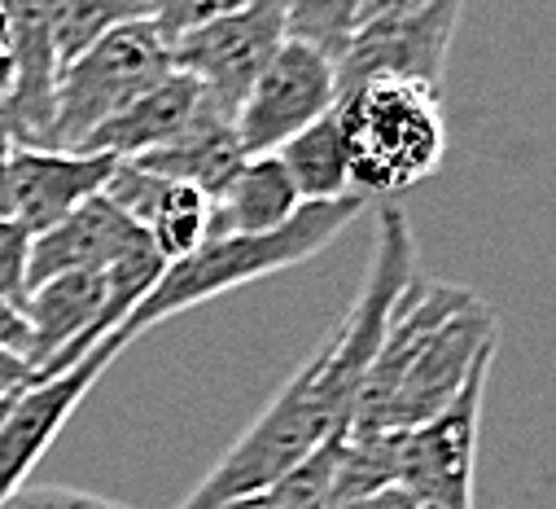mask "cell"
<instances>
[{
  "label": "cell",
  "mask_w": 556,
  "mask_h": 509,
  "mask_svg": "<svg viewBox=\"0 0 556 509\" xmlns=\"http://www.w3.org/2000/svg\"><path fill=\"white\" fill-rule=\"evenodd\" d=\"M491 347H500V321L473 290L412 282L364 377L351 431H412L430 422L460 396Z\"/></svg>",
  "instance_id": "cell-2"
},
{
  "label": "cell",
  "mask_w": 556,
  "mask_h": 509,
  "mask_svg": "<svg viewBox=\"0 0 556 509\" xmlns=\"http://www.w3.org/2000/svg\"><path fill=\"white\" fill-rule=\"evenodd\" d=\"M10 150H14V141L0 137V215H5V176H10Z\"/></svg>",
  "instance_id": "cell-26"
},
{
  "label": "cell",
  "mask_w": 556,
  "mask_h": 509,
  "mask_svg": "<svg viewBox=\"0 0 556 509\" xmlns=\"http://www.w3.org/2000/svg\"><path fill=\"white\" fill-rule=\"evenodd\" d=\"M136 167H146L154 176H167V181H180V185H193L202 189L211 202L228 189L232 172L245 163V150L237 141V123L228 110H219L215 101H206L202 92V105L193 114V123L185 127V133L141 159H127Z\"/></svg>",
  "instance_id": "cell-14"
},
{
  "label": "cell",
  "mask_w": 556,
  "mask_h": 509,
  "mask_svg": "<svg viewBox=\"0 0 556 509\" xmlns=\"http://www.w3.org/2000/svg\"><path fill=\"white\" fill-rule=\"evenodd\" d=\"M286 40H290L286 0H245L232 14L176 40L172 66L189 75L206 92V101H215L237 119L241 97L250 92V84L263 75V66L276 58V49Z\"/></svg>",
  "instance_id": "cell-8"
},
{
  "label": "cell",
  "mask_w": 556,
  "mask_h": 509,
  "mask_svg": "<svg viewBox=\"0 0 556 509\" xmlns=\"http://www.w3.org/2000/svg\"><path fill=\"white\" fill-rule=\"evenodd\" d=\"M421 509H439V505H421Z\"/></svg>",
  "instance_id": "cell-27"
},
{
  "label": "cell",
  "mask_w": 556,
  "mask_h": 509,
  "mask_svg": "<svg viewBox=\"0 0 556 509\" xmlns=\"http://www.w3.org/2000/svg\"><path fill=\"white\" fill-rule=\"evenodd\" d=\"M27 377H31V364H27L23 356H14V351L5 347V338H0V396L14 392V387H23Z\"/></svg>",
  "instance_id": "cell-24"
},
{
  "label": "cell",
  "mask_w": 556,
  "mask_h": 509,
  "mask_svg": "<svg viewBox=\"0 0 556 509\" xmlns=\"http://www.w3.org/2000/svg\"><path fill=\"white\" fill-rule=\"evenodd\" d=\"M303 198L276 154H245V163L232 172L228 189L215 198V224L211 237L228 233H271L299 215Z\"/></svg>",
  "instance_id": "cell-16"
},
{
  "label": "cell",
  "mask_w": 556,
  "mask_h": 509,
  "mask_svg": "<svg viewBox=\"0 0 556 509\" xmlns=\"http://www.w3.org/2000/svg\"><path fill=\"white\" fill-rule=\"evenodd\" d=\"M286 32L338 62L359 32V0H286Z\"/></svg>",
  "instance_id": "cell-19"
},
{
  "label": "cell",
  "mask_w": 556,
  "mask_h": 509,
  "mask_svg": "<svg viewBox=\"0 0 556 509\" xmlns=\"http://www.w3.org/2000/svg\"><path fill=\"white\" fill-rule=\"evenodd\" d=\"M276 159L286 163L303 202H333V198L351 194V163H346V146H342L338 110H329L325 119L303 127L299 137H290L276 150Z\"/></svg>",
  "instance_id": "cell-17"
},
{
  "label": "cell",
  "mask_w": 556,
  "mask_h": 509,
  "mask_svg": "<svg viewBox=\"0 0 556 509\" xmlns=\"http://www.w3.org/2000/svg\"><path fill=\"white\" fill-rule=\"evenodd\" d=\"M131 343L123 334L101 338L79 364L49 373V377H27L23 387L0 396V500L27 487L31 470L45 461L71 413L84 405V396L97 387V377L127 351Z\"/></svg>",
  "instance_id": "cell-6"
},
{
  "label": "cell",
  "mask_w": 556,
  "mask_h": 509,
  "mask_svg": "<svg viewBox=\"0 0 556 509\" xmlns=\"http://www.w3.org/2000/svg\"><path fill=\"white\" fill-rule=\"evenodd\" d=\"M198 105H202V88L189 75L172 71L146 97H136L127 110H118L110 123H101L97 133L84 141L79 154H105V159H118V163L141 159V154L176 141L193 123Z\"/></svg>",
  "instance_id": "cell-15"
},
{
  "label": "cell",
  "mask_w": 556,
  "mask_h": 509,
  "mask_svg": "<svg viewBox=\"0 0 556 509\" xmlns=\"http://www.w3.org/2000/svg\"><path fill=\"white\" fill-rule=\"evenodd\" d=\"M141 246H150L146 228L136 220H127L105 194H97L84 207H75L66 220H58L53 228L31 237L27 290H36L53 277H66V273H105Z\"/></svg>",
  "instance_id": "cell-12"
},
{
  "label": "cell",
  "mask_w": 556,
  "mask_h": 509,
  "mask_svg": "<svg viewBox=\"0 0 556 509\" xmlns=\"http://www.w3.org/2000/svg\"><path fill=\"white\" fill-rule=\"evenodd\" d=\"M27 246H31V233L18 220L0 215V299H10L18 308L27 299Z\"/></svg>",
  "instance_id": "cell-21"
},
{
  "label": "cell",
  "mask_w": 556,
  "mask_h": 509,
  "mask_svg": "<svg viewBox=\"0 0 556 509\" xmlns=\"http://www.w3.org/2000/svg\"><path fill=\"white\" fill-rule=\"evenodd\" d=\"M351 194L386 198L430 181L447 154L443 88L421 79H368L338 97Z\"/></svg>",
  "instance_id": "cell-4"
},
{
  "label": "cell",
  "mask_w": 556,
  "mask_h": 509,
  "mask_svg": "<svg viewBox=\"0 0 556 509\" xmlns=\"http://www.w3.org/2000/svg\"><path fill=\"white\" fill-rule=\"evenodd\" d=\"M491 364H495V347L473 364L460 396L443 413L412 431H399V483L421 505L473 509V457H478V422H482Z\"/></svg>",
  "instance_id": "cell-7"
},
{
  "label": "cell",
  "mask_w": 556,
  "mask_h": 509,
  "mask_svg": "<svg viewBox=\"0 0 556 509\" xmlns=\"http://www.w3.org/2000/svg\"><path fill=\"white\" fill-rule=\"evenodd\" d=\"M0 509H127V505H118L110 496L79 492V487H40V483H27L14 496L0 500Z\"/></svg>",
  "instance_id": "cell-22"
},
{
  "label": "cell",
  "mask_w": 556,
  "mask_h": 509,
  "mask_svg": "<svg viewBox=\"0 0 556 509\" xmlns=\"http://www.w3.org/2000/svg\"><path fill=\"white\" fill-rule=\"evenodd\" d=\"M426 0H359V27L372 18H390V14H407V10H421Z\"/></svg>",
  "instance_id": "cell-25"
},
{
  "label": "cell",
  "mask_w": 556,
  "mask_h": 509,
  "mask_svg": "<svg viewBox=\"0 0 556 509\" xmlns=\"http://www.w3.org/2000/svg\"><path fill=\"white\" fill-rule=\"evenodd\" d=\"M45 5H49V27H53L62 66L79 58L88 45H97L101 36H110L114 27L150 23V0H45Z\"/></svg>",
  "instance_id": "cell-18"
},
{
  "label": "cell",
  "mask_w": 556,
  "mask_h": 509,
  "mask_svg": "<svg viewBox=\"0 0 556 509\" xmlns=\"http://www.w3.org/2000/svg\"><path fill=\"white\" fill-rule=\"evenodd\" d=\"M338 62L303 40H286L237 105V141L245 154H276L303 127L338 110Z\"/></svg>",
  "instance_id": "cell-9"
},
{
  "label": "cell",
  "mask_w": 556,
  "mask_h": 509,
  "mask_svg": "<svg viewBox=\"0 0 556 509\" xmlns=\"http://www.w3.org/2000/svg\"><path fill=\"white\" fill-rule=\"evenodd\" d=\"M416 241L412 224L399 207L377 211V241L364 286L338 330L316 347V356L286 382L281 396L267 405V413L224 452V461L193 487L180 509H219L241 496L267 492L276 479H286L303 465L316 448L351 431L355 400L364 392V377L377 360L386 325L412 286Z\"/></svg>",
  "instance_id": "cell-1"
},
{
  "label": "cell",
  "mask_w": 556,
  "mask_h": 509,
  "mask_svg": "<svg viewBox=\"0 0 556 509\" xmlns=\"http://www.w3.org/2000/svg\"><path fill=\"white\" fill-rule=\"evenodd\" d=\"M172 45L154 23H127L88 45L58 71L49 150H84V141L172 75Z\"/></svg>",
  "instance_id": "cell-5"
},
{
  "label": "cell",
  "mask_w": 556,
  "mask_h": 509,
  "mask_svg": "<svg viewBox=\"0 0 556 509\" xmlns=\"http://www.w3.org/2000/svg\"><path fill=\"white\" fill-rule=\"evenodd\" d=\"M237 5H245V0H150V23L159 27V36L167 45L185 40L189 32L232 14Z\"/></svg>",
  "instance_id": "cell-20"
},
{
  "label": "cell",
  "mask_w": 556,
  "mask_h": 509,
  "mask_svg": "<svg viewBox=\"0 0 556 509\" xmlns=\"http://www.w3.org/2000/svg\"><path fill=\"white\" fill-rule=\"evenodd\" d=\"M114 167L118 159H105V154L14 146L10 176H5V215L36 237L58 220H66L75 207H84L88 198L105 194V181Z\"/></svg>",
  "instance_id": "cell-11"
},
{
  "label": "cell",
  "mask_w": 556,
  "mask_h": 509,
  "mask_svg": "<svg viewBox=\"0 0 556 509\" xmlns=\"http://www.w3.org/2000/svg\"><path fill=\"white\" fill-rule=\"evenodd\" d=\"M325 509H421L407 487H377V492H364V496H351V500H329Z\"/></svg>",
  "instance_id": "cell-23"
},
{
  "label": "cell",
  "mask_w": 556,
  "mask_h": 509,
  "mask_svg": "<svg viewBox=\"0 0 556 509\" xmlns=\"http://www.w3.org/2000/svg\"><path fill=\"white\" fill-rule=\"evenodd\" d=\"M465 0H426L421 10L364 23L338 58V92L368 79H421L443 88L447 49Z\"/></svg>",
  "instance_id": "cell-10"
},
{
  "label": "cell",
  "mask_w": 556,
  "mask_h": 509,
  "mask_svg": "<svg viewBox=\"0 0 556 509\" xmlns=\"http://www.w3.org/2000/svg\"><path fill=\"white\" fill-rule=\"evenodd\" d=\"M105 198L127 220H136L146 228V237L159 250L163 264H180L185 254H193L211 237V224H215V202L202 189L154 176L136 163H118L110 172Z\"/></svg>",
  "instance_id": "cell-13"
},
{
  "label": "cell",
  "mask_w": 556,
  "mask_h": 509,
  "mask_svg": "<svg viewBox=\"0 0 556 509\" xmlns=\"http://www.w3.org/2000/svg\"><path fill=\"white\" fill-rule=\"evenodd\" d=\"M368 207V198L346 194L333 202H303L299 215L271 233H228V237H206L193 254H185L180 264H167L163 277L154 282V290L131 308V316L114 330L127 343H136L146 330H154L159 321L185 312V308H202L237 286H250L258 277L286 273L303 260L316 254L351 224L359 220Z\"/></svg>",
  "instance_id": "cell-3"
}]
</instances>
